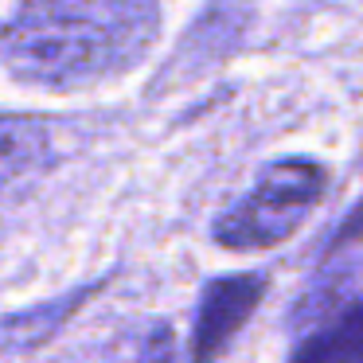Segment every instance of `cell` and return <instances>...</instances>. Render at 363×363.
I'll list each match as a JSON object with an SVG mask.
<instances>
[{
  "instance_id": "1",
  "label": "cell",
  "mask_w": 363,
  "mask_h": 363,
  "mask_svg": "<svg viewBox=\"0 0 363 363\" xmlns=\"http://www.w3.org/2000/svg\"><path fill=\"white\" fill-rule=\"evenodd\" d=\"M157 32V0H20L0 51L24 82L82 86L137 67Z\"/></svg>"
},
{
  "instance_id": "2",
  "label": "cell",
  "mask_w": 363,
  "mask_h": 363,
  "mask_svg": "<svg viewBox=\"0 0 363 363\" xmlns=\"http://www.w3.org/2000/svg\"><path fill=\"white\" fill-rule=\"evenodd\" d=\"M328 188V168L308 157L274 160L238 203L215 219V238L227 250H269L308 219Z\"/></svg>"
},
{
  "instance_id": "3",
  "label": "cell",
  "mask_w": 363,
  "mask_h": 363,
  "mask_svg": "<svg viewBox=\"0 0 363 363\" xmlns=\"http://www.w3.org/2000/svg\"><path fill=\"white\" fill-rule=\"evenodd\" d=\"M262 293H266V277L262 274H235L219 277L203 289L196 313V332H191V355L196 359H211L235 340V332L250 320L258 308Z\"/></svg>"
},
{
  "instance_id": "4",
  "label": "cell",
  "mask_w": 363,
  "mask_h": 363,
  "mask_svg": "<svg viewBox=\"0 0 363 363\" xmlns=\"http://www.w3.org/2000/svg\"><path fill=\"white\" fill-rule=\"evenodd\" d=\"M293 359L308 363H363V297L355 305H340L324 324H316L313 332H305Z\"/></svg>"
},
{
  "instance_id": "5",
  "label": "cell",
  "mask_w": 363,
  "mask_h": 363,
  "mask_svg": "<svg viewBox=\"0 0 363 363\" xmlns=\"http://www.w3.org/2000/svg\"><path fill=\"white\" fill-rule=\"evenodd\" d=\"M359 238H363V199L352 207V215L344 219V227H336L332 242L324 246V262H328V258H336L340 250H347V246H352V242H359Z\"/></svg>"
}]
</instances>
